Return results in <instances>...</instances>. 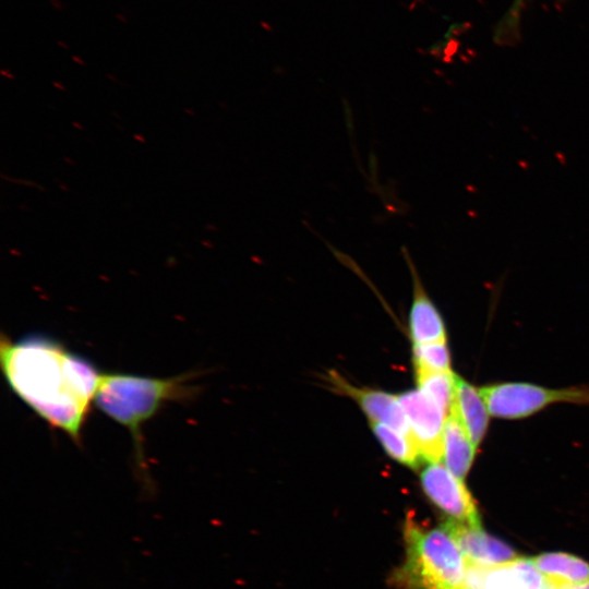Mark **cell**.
Listing matches in <instances>:
<instances>
[{
  "instance_id": "6da1fadb",
  "label": "cell",
  "mask_w": 589,
  "mask_h": 589,
  "mask_svg": "<svg viewBox=\"0 0 589 589\" xmlns=\"http://www.w3.org/2000/svg\"><path fill=\"white\" fill-rule=\"evenodd\" d=\"M2 375L13 394L53 430L82 444L103 373L86 357L45 334L0 338Z\"/></svg>"
},
{
  "instance_id": "7a4b0ae2",
  "label": "cell",
  "mask_w": 589,
  "mask_h": 589,
  "mask_svg": "<svg viewBox=\"0 0 589 589\" xmlns=\"http://www.w3.org/2000/svg\"><path fill=\"white\" fill-rule=\"evenodd\" d=\"M195 374L182 373L169 377L108 372L103 373L94 405L131 435L134 457L146 472L143 426L171 401H184L195 396L192 385Z\"/></svg>"
},
{
  "instance_id": "3957f363",
  "label": "cell",
  "mask_w": 589,
  "mask_h": 589,
  "mask_svg": "<svg viewBox=\"0 0 589 589\" xmlns=\"http://www.w3.org/2000/svg\"><path fill=\"white\" fill-rule=\"evenodd\" d=\"M406 558L394 580L405 589H461L467 562L444 525L424 528L408 518Z\"/></svg>"
},
{
  "instance_id": "277c9868",
  "label": "cell",
  "mask_w": 589,
  "mask_h": 589,
  "mask_svg": "<svg viewBox=\"0 0 589 589\" xmlns=\"http://www.w3.org/2000/svg\"><path fill=\"white\" fill-rule=\"evenodd\" d=\"M480 393L491 416L519 419L531 416L555 402L589 404V387L548 388L521 382L494 383Z\"/></svg>"
},
{
  "instance_id": "5b68a950",
  "label": "cell",
  "mask_w": 589,
  "mask_h": 589,
  "mask_svg": "<svg viewBox=\"0 0 589 589\" xmlns=\"http://www.w3.org/2000/svg\"><path fill=\"white\" fill-rule=\"evenodd\" d=\"M428 500L449 520L481 527L476 502L462 480L440 462H429L420 473Z\"/></svg>"
},
{
  "instance_id": "8992f818",
  "label": "cell",
  "mask_w": 589,
  "mask_h": 589,
  "mask_svg": "<svg viewBox=\"0 0 589 589\" xmlns=\"http://www.w3.org/2000/svg\"><path fill=\"white\" fill-rule=\"evenodd\" d=\"M398 399L409 422L410 436L422 459L440 462L446 412L421 389L406 390L398 395Z\"/></svg>"
},
{
  "instance_id": "52a82bcc",
  "label": "cell",
  "mask_w": 589,
  "mask_h": 589,
  "mask_svg": "<svg viewBox=\"0 0 589 589\" xmlns=\"http://www.w3.org/2000/svg\"><path fill=\"white\" fill-rule=\"evenodd\" d=\"M471 566L493 568L519 557L505 542L488 534L481 527L448 520L443 524Z\"/></svg>"
},
{
  "instance_id": "ba28073f",
  "label": "cell",
  "mask_w": 589,
  "mask_h": 589,
  "mask_svg": "<svg viewBox=\"0 0 589 589\" xmlns=\"http://www.w3.org/2000/svg\"><path fill=\"white\" fill-rule=\"evenodd\" d=\"M329 380L335 389L357 401L371 422L388 425L410 436L409 422L398 396L378 389L356 387L333 372Z\"/></svg>"
},
{
  "instance_id": "9c48e42d",
  "label": "cell",
  "mask_w": 589,
  "mask_h": 589,
  "mask_svg": "<svg viewBox=\"0 0 589 589\" xmlns=\"http://www.w3.org/2000/svg\"><path fill=\"white\" fill-rule=\"evenodd\" d=\"M409 266L413 299L409 313V333L414 344L446 341L445 324L438 310L426 294L412 260L404 247L401 249Z\"/></svg>"
},
{
  "instance_id": "30bf717a",
  "label": "cell",
  "mask_w": 589,
  "mask_h": 589,
  "mask_svg": "<svg viewBox=\"0 0 589 589\" xmlns=\"http://www.w3.org/2000/svg\"><path fill=\"white\" fill-rule=\"evenodd\" d=\"M449 412L454 413L478 447L489 425V410L479 388L455 374V390Z\"/></svg>"
},
{
  "instance_id": "8fae6325",
  "label": "cell",
  "mask_w": 589,
  "mask_h": 589,
  "mask_svg": "<svg viewBox=\"0 0 589 589\" xmlns=\"http://www.w3.org/2000/svg\"><path fill=\"white\" fill-rule=\"evenodd\" d=\"M534 566L531 558L522 556L489 568L481 589H558Z\"/></svg>"
},
{
  "instance_id": "7c38bea8",
  "label": "cell",
  "mask_w": 589,
  "mask_h": 589,
  "mask_svg": "<svg viewBox=\"0 0 589 589\" xmlns=\"http://www.w3.org/2000/svg\"><path fill=\"white\" fill-rule=\"evenodd\" d=\"M538 570L556 587L589 582V563L564 552H548L530 557Z\"/></svg>"
},
{
  "instance_id": "4fadbf2b",
  "label": "cell",
  "mask_w": 589,
  "mask_h": 589,
  "mask_svg": "<svg viewBox=\"0 0 589 589\" xmlns=\"http://www.w3.org/2000/svg\"><path fill=\"white\" fill-rule=\"evenodd\" d=\"M477 446L452 412L446 418L443 432L444 466L457 478L464 479L474 460Z\"/></svg>"
},
{
  "instance_id": "5bb4252c",
  "label": "cell",
  "mask_w": 589,
  "mask_h": 589,
  "mask_svg": "<svg viewBox=\"0 0 589 589\" xmlns=\"http://www.w3.org/2000/svg\"><path fill=\"white\" fill-rule=\"evenodd\" d=\"M371 429L384 450L394 460L410 468H418L421 465L423 459L410 436L376 422H371Z\"/></svg>"
},
{
  "instance_id": "9a60e30c",
  "label": "cell",
  "mask_w": 589,
  "mask_h": 589,
  "mask_svg": "<svg viewBox=\"0 0 589 589\" xmlns=\"http://www.w3.org/2000/svg\"><path fill=\"white\" fill-rule=\"evenodd\" d=\"M416 378L419 389L430 396L445 412H449L454 398L455 374L416 369Z\"/></svg>"
},
{
  "instance_id": "2e32d148",
  "label": "cell",
  "mask_w": 589,
  "mask_h": 589,
  "mask_svg": "<svg viewBox=\"0 0 589 589\" xmlns=\"http://www.w3.org/2000/svg\"><path fill=\"white\" fill-rule=\"evenodd\" d=\"M412 359L416 369L452 372L450 356L446 341L414 344Z\"/></svg>"
},
{
  "instance_id": "e0dca14e",
  "label": "cell",
  "mask_w": 589,
  "mask_h": 589,
  "mask_svg": "<svg viewBox=\"0 0 589 589\" xmlns=\"http://www.w3.org/2000/svg\"><path fill=\"white\" fill-rule=\"evenodd\" d=\"M529 0H514L495 32L498 44L507 45L517 39L522 13Z\"/></svg>"
},
{
  "instance_id": "ac0fdd59",
  "label": "cell",
  "mask_w": 589,
  "mask_h": 589,
  "mask_svg": "<svg viewBox=\"0 0 589 589\" xmlns=\"http://www.w3.org/2000/svg\"><path fill=\"white\" fill-rule=\"evenodd\" d=\"M558 589H587V588H586V584H584V585L574 586V587H561Z\"/></svg>"
},
{
  "instance_id": "d6986e66",
  "label": "cell",
  "mask_w": 589,
  "mask_h": 589,
  "mask_svg": "<svg viewBox=\"0 0 589 589\" xmlns=\"http://www.w3.org/2000/svg\"><path fill=\"white\" fill-rule=\"evenodd\" d=\"M586 588L589 589V582L586 584Z\"/></svg>"
}]
</instances>
